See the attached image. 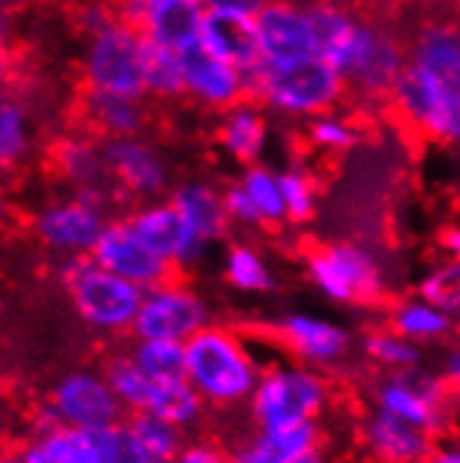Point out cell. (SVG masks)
Wrapping results in <instances>:
<instances>
[{"label":"cell","instance_id":"cell-1","mask_svg":"<svg viewBox=\"0 0 460 463\" xmlns=\"http://www.w3.org/2000/svg\"><path fill=\"white\" fill-rule=\"evenodd\" d=\"M184 377L207 408L229 413L249 405L262 366L238 329L210 321L184 341Z\"/></svg>","mask_w":460,"mask_h":463},{"label":"cell","instance_id":"cell-2","mask_svg":"<svg viewBox=\"0 0 460 463\" xmlns=\"http://www.w3.org/2000/svg\"><path fill=\"white\" fill-rule=\"evenodd\" d=\"M56 279L87 329L104 338L131 335L146 288L101 269L92 257L56 260Z\"/></svg>","mask_w":460,"mask_h":463},{"label":"cell","instance_id":"cell-3","mask_svg":"<svg viewBox=\"0 0 460 463\" xmlns=\"http://www.w3.org/2000/svg\"><path fill=\"white\" fill-rule=\"evenodd\" d=\"M335 383L313 366L277 363L262 369V377L246 405L249 421L259 430H282L321 421L338 402Z\"/></svg>","mask_w":460,"mask_h":463},{"label":"cell","instance_id":"cell-4","mask_svg":"<svg viewBox=\"0 0 460 463\" xmlns=\"http://www.w3.org/2000/svg\"><path fill=\"white\" fill-rule=\"evenodd\" d=\"M302 257L307 262L310 279L343 305L371 307L385 299V274L380 260L357 243H324V241H305Z\"/></svg>","mask_w":460,"mask_h":463},{"label":"cell","instance_id":"cell-5","mask_svg":"<svg viewBox=\"0 0 460 463\" xmlns=\"http://www.w3.org/2000/svg\"><path fill=\"white\" fill-rule=\"evenodd\" d=\"M109 223V207L87 195L68 193L48 198L28 215V235L56 260L89 257Z\"/></svg>","mask_w":460,"mask_h":463},{"label":"cell","instance_id":"cell-6","mask_svg":"<svg viewBox=\"0 0 460 463\" xmlns=\"http://www.w3.org/2000/svg\"><path fill=\"white\" fill-rule=\"evenodd\" d=\"M143 43L146 40L137 31L120 20L92 37H84L79 56V76L84 90L146 98Z\"/></svg>","mask_w":460,"mask_h":463},{"label":"cell","instance_id":"cell-7","mask_svg":"<svg viewBox=\"0 0 460 463\" xmlns=\"http://www.w3.org/2000/svg\"><path fill=\"white\" fill-rule=\"evenodd\" d=\"M455 393L457 391L446 377L418 372H382L369 383L371 408L416 424L436 439H444L446 433Z\"/></svg>","mask_w":460,"mask_h":463},{"label":"cell","instance_id":"cell-8","mask_svg":"<svg viewBox=\"0 0 460 463\" xmlns=\"http://www.w3.org/2000/svg\"><path fill=\"white\" fill-rule=\"evenodd\" d=\"M266 101L293 115L333 118L343 104V76L321 56L266 61Z\"/></svg>","mask_w":460,"mask_h":463},{"label":"cell","instance_id":"cell-9","mask_svg":"<svg viewBox=\"0 0 460 463\" xmlns=\"http://www.w3.org/2000/svg\"><path fill=\"white\" fill-rule=\"evenodd\" d=\"M207 324H210L207 302L182 274L176 279H168L146 290L135 329H131V338L184 344Z\"/></svg>","mask_w":460,"mask_h":463},{"label":"cell","instance_id":"cell-10","mask_svg":"<svg viewBox=\"0 0 460 463\" xmlns=\"http://www.w3.org/2000/svg\"><path fill=\"white\" fill-rule=\"evenodd\" d=\"M42 405L59 424L76 430H98L126 419V408L101 369H76L61 374L45 393Z\"/></svg>","mask_w":460,"mask_h":463},{"label":"cell","instance_id":"cell-11","mask_svg":"<svg viewBox=\"0 0 460 463\" xmlns=\"http://www.w3.org/2000/svg\"><path fill=\"white\" fill-rule=\"evenodd\" d=\"M120 23L168 51H187L199 43L207 4L204 0H112Z\"/></svg>","mask_w":460,"mask_h":463},{"label":"cell","instance_id":"cell-12","mask_svg":"<svg viewBox=\"0 0 460 463\" xmlns=\"http://www.w3.org/2000/svg\"><path fill=\"white\" fill-rule=\"evenodd\" d=\"M221 444L229 452V463H299L313 455H326L330 433L321 421L259 430L246 419V424L221 439Z\"/></svg>","mask_w":460,"mask_h":463},{"label":"cell","instance_id":"cell-13","mask_svg":"<svg viewBox=\"0 0 460 463\" xmlns=\"http://www.w3.org/2000/svg\"><path fill=\"white\" fill-rule=\"evenodd\" d=\"M48 162H51L53 174L64 184H70L73 193L87 195L104 207H109V202L120 198V193L109 176L104 140L92 135L89 128L59 135L48 148Z\"/></svg>","mask_w":460,"mask_h":463},{"label":"cell","instance_id":"cell-14","mask_svg":"<svg viewBox=\"0 0 460 463\" xmlns=\"http://www.w3.org/2000/svg\"><path fill=\"white\" fill-rule=\"evenodd\" d=\"M98 266L135 282L140 288H156L168 279H176L182 277L184 271H179L174 262H168L165 257H159L154 249H148L140 235L131 223L123 218H109L107 229L101 232V238H98L92 254H89Z\"/></svg>","mask_w":460,"mask_h":463},{"label":"cell","instance_id":"cell-15","mask_svg":"<svg viewBox=\"0 0 460 463\" xmlns=\"http://www.w3.org/2000/svg\"><path fill=\"white\" fill-rule=\"evenodd\" d=\"M104 154L109 165V176L128 202H156L171 184V168L165 154L154 140L143 137H117L104 140Z\"/></svg>","mask_w":460,"mask_h":463},{"label":"cell","instance_id":"cell-16","mask_svg":"<svg viewBox=\"0 0 460 463\" xmlns=\"http://www.w3.org/2000/svg\"><path fill=\"white\" fill-rule=\"evenodd\" d=\"M436 436L385 411H363L354 419V444L371 463H427Z\"/></svg>","mask_w":460,"mask_h":463},{"label":"cell","instance_id":"cell-17","mask_svg":"<svg viewBox=\"0 0 460 463\" xmlns=\"http://www.w3.org/2000/svg\"><path fill=\"white\" fill-rule=\"evenodd\" d=\"M179 56L184 71V101L215 115H226L235 107H249L243 73L238 68L212 56L202 43L190 45Z\"/></svg>","mask_w":460,"mask_h":463},{"label":"cell","instance_id":"cell-18","mask_svg":"<svg viewBox=\"0 0 460 463\" xmlns=\"http://www.w3.org/2000/svg\"><path fill=\"white\" fill-rule=\"evenodd\" d=\"M126 221L148 249L174 262L179 271H187L207 249V243L195 235L182 218V213L171 204V198H165V202L156 198V202L135 204L128 210Z\"/></svg>","mask_w":460,"mask_h":463},{"label":"cell","instance_id":"cell-19","mask_svg":"<svg viewBox=\"0 0 460 463\" xmlns=\"http://www.w3.org/2000/svg\"><path fill=\"white\" fill-rule=\"evenodd\" d=\"M271 341L282 346L287 354H293L305 366L313 369H330L343 363L352 352V338L349 333L333 321H324L315 316H287L282 318Z\"/></svg>","mask_w":460,"mask_h":463},{"label":"cell","instance_id":"cell-20","mask_svg":"<svg viewBox=\"0 0 460 463\" xmlns=\"http://www.w3.org/2000/svg\"><path fill=\"white\" fill-rule=\"evenodd\" d=\"M262 56L268 64L315 56V34L307 12L293 0H268L254 17Z\"/></svg>","mask_w":460,"mask_h":463},{"label":"cell","instance_id":"cell-21","mask_svg":"<svg viewBox=\"0 0 460 463\" xmlns=\"http://www.w3.org/2000/svg\"><path fill=\"white\" fill-rule=\"evenodd\" d=\"M199 43L226 64H232L240 73L257 68L266 61L259 45L257 20L251 14L226 12V9H207L202 23Z\"/></svg>","mask_w":460,"mask_h":463},{"label":"cell","instance_id":"cell-22","mask_svg":"<svg viewBox=\"0 0 460 463\" xmlns=\"http://www.w3.org/2000/svg\"><path fill=\"white\" fill-rule=\"evenodd\" d=\"M81 115H84L87 128L101 140L143 137L146 128L151 126L148 98H135V95L84 90Z\"/></svg>","mask_w":460,"mask_h":463},{"label":"cell","instance_id":"cell-23","mask_svg":"<svg viewBox=\"0 0 460 463\" xmlns=\"http://www.w3.org/2000/svg\"><path fill=\"white\" fill-rule=\"evenodd\" d=\"M37 123L20 95L0 92V179L17 174L34 156Z\"/></svg>","mask_w":460,"mask_h":463},{"label":"cell","instance_id":"cell-24","mask_svg":"<svg viewBox=\"0 0 460 463\" xmlns=\"http://www.w3.org/2000/svg\"><path fill=\"white\" fill-rule=\"evenodd\" d=\"M17 449L23 463H104L89 430L64 424L31 433V439Z\"/></svg>","mask_w":460,"mask_h":463},{"label":"cell","instance_id":"cell-25","mask_svg":"<svg viewBox=\"0 0 460 463\" xmlns=\"http://www.w3.org/2000/svg\"><path fill=\"white\" fill-rule=\"evenodd\" d=\"M171 204L182 213L187 226L204 243L223 238L226 229H229V221H232L226 213V207H223V195H218L210 184L184 182V184L174 187Z\"/></svg>","mask_w":460,"mask_h":463},{"label":"cell","instance_id":"cell-26","mask_svg":"<svg viewBox=\"0 0 460 463\" xmlns=\"http://www.w3.org/2000/svg\"><path fill=\"white\" fill-rule=\"evenodd\" d=\"M207 402L202 400V393L190 385L187 377H174V380H154L151 396L146 413H154L159 419H165L168 424L179 430H192L199 427L207 416ZM143 413V411H140Z\"/></svg>","mask_w":460,"mask_h":463},{"label":"cell","instance_id":"cell-27","mask_svg":"<svg viewBox=\"0 0 460 463\" xmlns=\"http://www.w3.org/2000/svg\"><path fill=\"white\" fill-rule=\"evenodd\" d=\"M143 84L146 98L154 104H174L184 98L182 56L154 43H143Z\"/></svg>","mask_w":460,"mask_h":463},{"label":"cell","instance_id":"cell-28","mask_svg":"<svg viewBox=\"0 0 460 463\" xmlns=\"http://www.w3.org/2000/svg\"><path fill=\"white\" fill-rule=\"evenodd\" d=\"M212 137L240 162H251L262 140H266V120L257 107H235L226 115H221V123L215 126Z\"/></svg>","mask_w":460,"mask_h":463},{"label":"cell","instance_id":"cell-29","mask_svg":"<svg viewBox=\"0 0 460 463\" xmlns=\"http://www.w3.org/2000/svg\"><path fill=\"white\" fill-rule=\"evenodd\" d=\"M126 427L135 444L140 447V452L151 460V463H171L179 449L184 447V430L168 424L165 419H159L154 413H126Z\"/></svg>","mask_w":460,"mask_h":463},{"label":"cell","instance_id":"cell-30","mask_svg":"<svg viewBox=\"0 0 460 463\" xmlns=\"http://www.w3.org/2000/svg\"><path fill=\"white\" fill-rule=\"evenodd\" d=\"M101 372L107 377V383L112 385L115 396L120 400V405L126 408V413H140L148 405V396L154 388V380L137 366L135 360L128 357L126 349H115L101 360Z\"/></svg>","mask_w":460,"mask_h":463},{"label":"cell","instance_id":"cell-31","mask_svg":"<svg viewBox=\"0 0 460 463\" xmlns=\"http://www.w3.org/2000/svg\"><path fill=\"white\" fill-rule=\"evenodd\" d=\"M388 326L393 333H399L402 338L416 341V344L436 341L452 329V316L424 299H410V302H399L390 307Z\"/></svg>","mask_w":460,"mask_h":463},{"label":"cell","instance_id":"cell-32","mask_svg":"<svg viewBox=\"0 0 460 463\" xmlns=\"http://www.w3.org/2000/svg\"><path fill=\"white\" fill-rule=\"evenodd\" d=\"M363 352L382 372H413L421 360L416 341L402 338L399 333H393L390 326L371 329V333L363 338Z\"/></svg>","mask_w":460,"mask_h":463},{"label":"cell","instance_id":"cell-33","mask_svg":"<svg viewBox=\"0 0 460 463\" xmlns=\"http://www.w3.org/2000/svg\"><path fill=\"white\" fill-rule=\"evenodd\" d=\"M126 352H128V357L135 360L151 380L184 377V344L131 338L128 346H126Z\"/></svg>","mask_w":460,"mask_h":463},{"label":"cell","instance_id":"cell-34","mask_svg":"<svg viewBox=\"0 0 460 463\" xmlns=\"http://www.w3.org/2000/svg\"><path fill=\"white\" fill-rule=\"evenodd\" d=\"M240 184L249 190L251 202L257 204V210L262 215V229H279L282 221L287 218L279 179L274 174H268L266 168H251Z\"/></svg>","mask_w":460,"mask_h":463},{"label":"cell","instance_id":"cell-35","mask_svg":"<svg viewBox=\"0 0 460 463\" xmlns=\"http://www.w3.org/2000/svg\"><path fill=\"white\" fill-rule=\"evenodd\" d=\"M226 279L232 288L246 290V293H259V290H268L274 285V277L254 249L249 246H232L226 254Z\"/></svg>","mask_w":460,"mask_h":463},{"label":"cell","instance_id":"cell-36","mask_svg":"<svg viewBox=\"0 0 460 463\" xmlns=\"http://www.w3.org/2000/svg\"><path fill=\"white\" fill-rule=\"evenodd\" d=\"M418 299L441 307L444 313H460V260H446L418 282Z\"/></svg>","mask_w":460,"mask_h":463},{"label":"cell","instance_id":"cell-37","mask_svg":"<svg viewBox=\"0 0 460 463\" xmlns=\"http://www.w3.org/2000/svg\"><path fill=\"white\" fill-rule=\"evenodd\" d=\"M282 184V195H285V213L287 221L293 223H307L315 213V195L321 193L318 184L313 182V176L307 171H290L285 176H279Z\"/></svg>","mask_w":460,"mask_h":463},{"label":"cell","instance_id":"cell-38","mask_svg":"<svg viewBox=\"0 0 460 463\" xmlns=\"http://www.w3.org/2000/svg\"><path fill=\"white\" fill-rule=\"evenodd\" d=\"M98 449H101V458L104 463H151L140 447L131 439L126 421L120 424H109V427H98V430H89Z\"/></svg>","mask_w":460,"mask_h":463},{"label":"cell","instance_id":"cell-39","mask_svg":"<svg viewBox=\"0 0 460 463\" xmlns=\"http://www.w3.org/2000/svg\"><path fill=\"white\" fill-rule=\"evenodd\" d=\"M115 20H117V14H115L112 0H84V4L76 9V28L81 37L98 34V31H104Z\"/></svg>","mask_w":460,"mask_h":463},{"label":"cell","instance_id":"cell-40","mask_svg":"<svg viewBox=\"0 0 460 463\" xmlns=\"http://www.w3.org/2000/svg\"><path fill=\"white\" fill-rule=\"evenodd\" d=\"M171 463H229V452L215 436H195L184 441V447Z\"/></svg>","mask_w":460,"mask_h":463},{"label":"cell","instance_id":"cell-41","mask_svg":"<svg viewBox=\"0 0 460 463\" xmlns=\"http://www.w3.org/2000/svg\"><path fill=\"white\" fill-rule=\"evenodd\" d=\"M223 207L229 213V218L246 223V226H262V215L257 210V204L251 202V195L243 184H229L223 193Z\"/></svg>","mask_w":460,"mask_h":463},{"label":"cell","instance_id":"cell-42","mask_svg":"<svg viewBox=\"0 0 460 463\" xmlns=\"http://www.w3.org/2000/svg\"><path fill=\"white\" fill-rule=\"evenodd\" d=\"M9 76H12V31L6 17L0 14V92H4Z\"/></svg>","mask_w":460,"mask_h":463},{"label":"cell","instance_id":"cell-43","mask_svg":"<svg viewBox=\"0 0 460 463\" xmlns=\"http://www.w3.org/2000/svg\"><path fill=\"white\" fill-rule=\"evenodd\" d=\"M204 4L207 9H226V12H240V14L257 17L268 0H204Z\"/></svg>","mask_w":460,"mask_h":463},{"label":"cell","instance_id":"cell-44","mask_svg":"<svg viewBox=\"0 0 460 463\" xmlns=\"http://www.w3.org/2000/svg\"><path fill=\"white\" fill-rule=\"evenodd\" d=\"M427 463H460V444L438 439L430 458H427Z\"/></svg>","mask_w":460,"mask_h":463},{"label":"cell","instance_id":"cell-45","mask_svg":"<svg viewBox=\"0 0 460 463\" xmlns=\"http://www.w3.org/2000/svg\"><path fill=\"white\" fill-rule=\"evenodd\" d=\"M438 246L452 257V260H460V226H444L438 232Z\"/></svg>","mask_w":460,"mask_h":463},{"label":"cell","instance_id":"cell-46","mask_svg":"<svg viewBox=\"0 0 460 463\" xmlns=\"http://www.w3.org/2000/svg\"><path fill=\"white\" fill-rule=\"evenodd\" d=\"M446 383L460 393V349H455L452 354H449V360H446Z\"/></svg>","mask_w":460,"mask_h":463},{"label":"cell","instance_id":"cell-47","mask_svg":"<svg viewBox=\"0 0 460 463\" xmlns=\"http://www.w3.org/2000/svg\"><path fill=\"white\" fill-rule=\"evenodd\" d=\"M12 215H14L12 198L6 195V190H4V187H0V229H4V226H9Z\"/></svg>","mask_w":460,"mask_h":463},{"label":"cell","instance_id":"cell-48","mask_svg":"<svg viewBox=\"0 0 460 463\" xmlns=\"http://www.w3.org/2000/svg\"><path fill=\"white\" fill-rule=\"evenodd\" d=\"M0 463H23L20 449H0Z\"/></svg>","mask_w":460,"mask_h":463},{"label":"cell","instance_id":"cell-49","mask_svg":"<svg viewBox=\"0 0 460 463\" xmlns=\"http://www.w3.org/2000/svg\"><path fill=\"white\" fill-rule=\"evenodd\" d=\"M346 463H371V460H366V458H357V460H346Z\"/></svg>","mask_w":460,"mask_h":463},{"label":"cell","instance_id":"cell-50","mask_svg":"<svg viewBox=\"0 0 460 463\" xmlns=\"http://www.w3.org/2000/svg\"><path fill=\"white\" fill-rule=\"evenodd\" d=\"M0 262H4V241H0Z\"/></svg>","mask_w":460,"mask_h":463},{"label":"cell","instance_id":"cell-51","mask_svg":"<svg viewBox=\"0 0 460 463\" xmlns=\"http://www.w3.org/2000/svg\"><path fill=\"white\" fill-rule=\"evenodd\" d=\"M457 6H460V0H457Z\"/></svg>","mask_w":460,"mask_h":463}]
</instances>
